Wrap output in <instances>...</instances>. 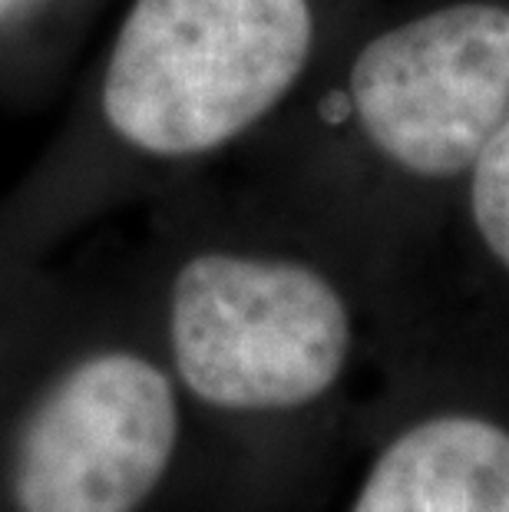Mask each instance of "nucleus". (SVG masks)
<instances>
[{"label": "nucleus", "instance_id": "obj_1", "mask_svg": "<svg viewBox=\"0 0 509 512\" xmlns=\"http://www.w3.org/2000/svg\"><path fill=\"white\" fill-rule=\"evenodd\" d=\"M311 50V0H136L106 67L103 116L139 152L202 156L272 113Z\"/></svg>", "mask_w": 509, "mask_h": 512}, {"label": "nucleus", "instance_id": "obj_2", "mask_svg": "<svg viewBox=\"0 0 509 512\" xmlns=\"http://www.w3.org/2000/svg\"><path fill=\"white\" fill-rule=\"evenodd\" d=\"M172 357L219 410H295L338 384L351 311L308 265L209 252L179 268L169 308Z\"/></svg>", "mask_w": 509, "mask_h": 512}, {"label": "nucleus", "instance_id": "obj_3", "mask_svg": "<svg viewBox=\"0 0 509 512\" xmlns=\"http://www.w3.org/2000/svg\"><path fill=\"white\" fill-rule=\"evenodd\" d=\"M357 133L420 182H460L509 116V4L447 0L397 20L348 73Z\"/></svg>", "mask_w": 509, "mask_h": 512}, {"label": "nucleus", "instance_id": "obj_4", "mask_svg": "<svg viewBox=\"0 0 509 512\" xmlns=\"http://www.w3.org/2000/svg\"><path fill=\"white\" fill-rule=\"evenodd\" d=\"M179 437L169 377L136 354L73 367L30 417L17 450L20 512H133Z\"/></svg>", "mask_w": 509, "mask_h": 512}, {"label": "nucleus", "instance_id": "obj_5", "mask_svg": "<svg viewBox=\"0 0 509 512\" xmlns=\"http://www.w3.org/2000/svg\"><path fill=\"white\" fill-rule=\"evenodd\" d=\"M351 512H509V427L433 413L384 446Z\"/></svg>", "mask_w": 509, "mask_h": 512}, {"label": "nucleus", "instance_id": "obj_6", "mask_svg": "<svg viewBox=\"0 0 509 512\" xmlns=\"http://www.w3.org/2000/svg\"><path fill=\"white\" fill-rule=\"evenodd\" d=\"M460 182L467 185V215L483 252L509 271V116Z\"/></svg>", "mask_w": 509, "mask_h": 512}]
</instances>
